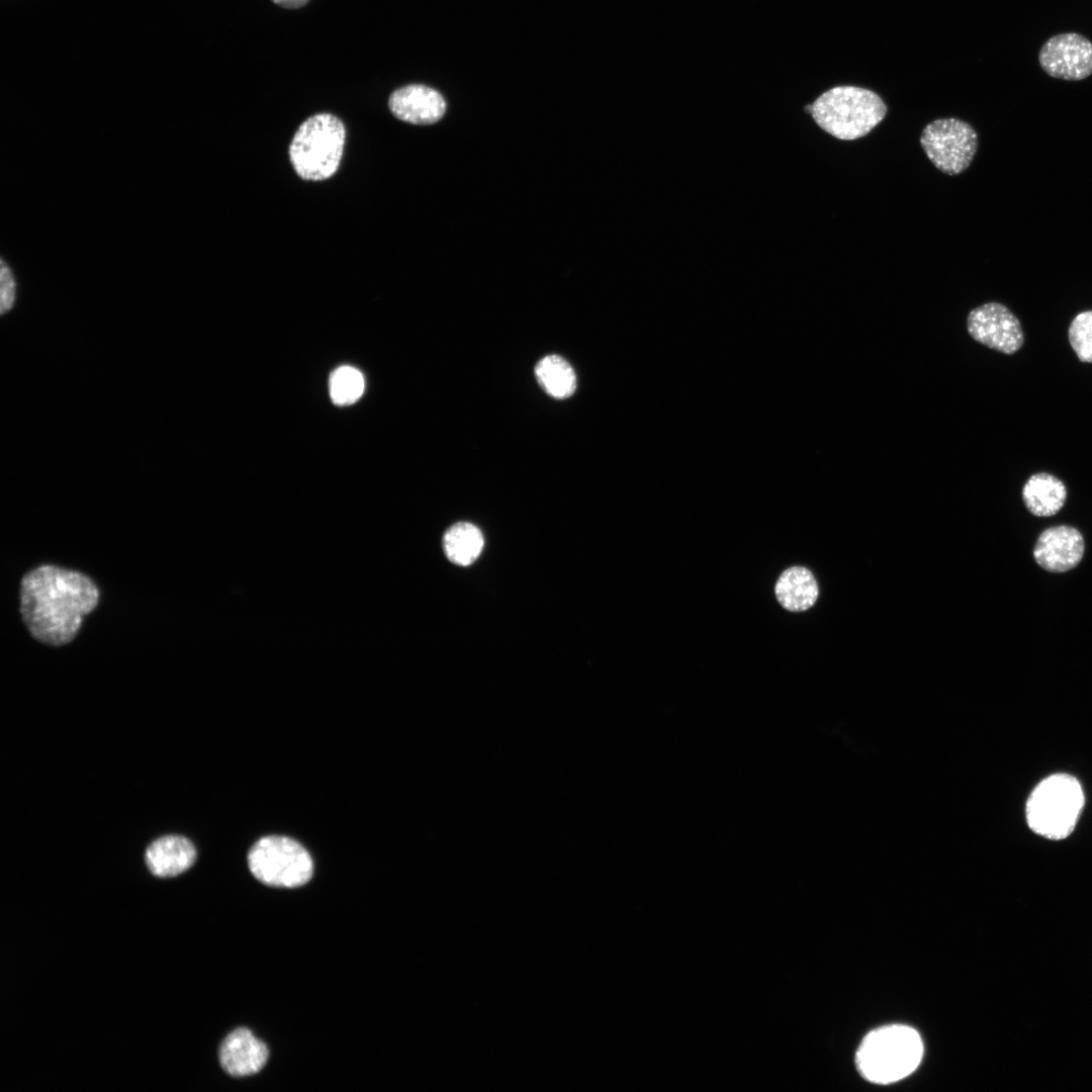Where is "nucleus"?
Segmentation results:
<instances>
[{
  "instance_id": "nucleus-12",
  "label": "nucleus",
  "mask_w": 1092,
  "mask_h": 1092,
  "mask_svg": "<svg viewBox=\"0 0 1092 1092\" xmlns=\"http://www.w3.org/2000/svg\"><path fill=\"white\" fill-rule=\"evenodd\" d=\"M268 1057L266 1044L243 1027L226 1035L219 1048L220 1065L233 1077L258 1073L267 1063Z\"/></svg>"
},
{
  "instance_id": "nucleus-1",
  "label": "nucleus",
  "mask_w": 1092,
  "mask_h": 1092,
  "mask_svg": "<svg viewBox=\"0 0 1092 1092\" xmlns=\"http://www.w3.org/2000/svg\"><path fill=\"white\" fill-rule=\"evenodd\" d=\"M20 615L37 641L61 646L74 639L83 617L98 604L99 589L86 574L56 565H40L20 582Z\"/></svg>"
},
{
  "instance_id": "nucleus-5",
  "label": "nucleus",
  "mask_w": 1092,
  "mask_h": 1092,
  "mask_svg": "<svg viewBox=\"0 0 1092 1092\" xmlns=\"http://www.w3.org/2000/svg\"><path fill=\"white\" fill-rule=\"evenodd\" d=\"M1083 805V790L1074 777L1050 776L1034 788L1027 800V824L1045 838L1063 839L1073 831Z\"/></svg>"
},
{
  "instance_id": "nucleus-17",
  "label": "nucleus",
  "mask_w": 1092,
  "mask_h": 1092,
  "mask_svg": "<svg viewBox=\"0 0 1092 1092\" xmlns=\"http://www.w3.org/2000/svg\"><path fill=\"white\" fill-rule=\"evenodd\" d=\"M535 375L540 386L554 398H566L575 391L574 370L564 358L558 355L542 358L535 367Z\"/></svg>"
},
{
  "instance_id": "nucleus-14",
  "label": "nucleus",
  "mask_w": 1092,
  "mask_h": 1092,
  "mask_svg": "<svg viewBox=\"0 0 1092 1092\" xmlns=\"http://www.w3.org/2000/svg\"><path fill=\"white\" fill-rule=\"evenodd\" d=\"M1022 499L1027 510L1036 517L1058 514L1067 499L1064 482L1053 474H1032L1022 488Z\"/></svg>"
},
{
  "instance_id": "nucleus-9",
  "label": "nucleus",
  "mask_w": 1092,
  "mask_h": 1092,
  "mask_svg": "<svg viewBox=\"0 0 1092 1092\" xmlns=\"http://www.w3.org/2000/svg\"><path fill=\"white\" fill-rule=\"evenodd\" d=\"M967 329L977 342L1007 355L1017 352L1024 342L1018 318L999 302H988L971 310Z\"/></svg>"
},
{
  "instance_id": "nucleus-11",
  "label": "nucleus",
  "mask_w": 1092,
  "mask_h": 1092,
  "mask_svg": "<svg viewBox=\"0 0 1092 1092\" xmlns=\"http://www.w3.org/2000/svg\"><path fill=\"white\" fill-rule=\"evenodd\" d=\"M388 106L396 118L418 125L439 121L446 110L443 96L422 84H411L396 89L389 97Z\"/></svg>"
},
{
  "instance_id": "nucleus-4",
  "label": "nucleus",
  "mask_w": 1092,
  "mask_h": 1092,
  "mask_svg": "<svg viewBox=\"0 0 1092 1092\" xmlns=\"http://www.w3.org/2000/svg\"><path fill=\"white\" fill-rule=\"evenodd\" d=\"M346 142L343 121L332 113L322 112L305 119L289 146V158L296 174L303 180L322 181L338 170Z\"/></svg>"
},
{
  "instance_id": "nucleus-18",
  "label": "nucleus",
  "mask_w": 1092,
  "mask_h": 1092,
  "mask_svg": "<svg viewBox=\"0 0 1092 1092\" xmlns=\"http://www.w3.org/2000/svg\"><path fill=\"white\" fill-rule=\"evenodd\" d=\"M364 391V378L354 367L341 366L330 377V395L338 405L351 404Z\"/></svg>"
},
{
  "instance_id": "nucleus-15",
  "label": "nucleus",
  "mask_w": 1092,
  "mask_h": 1092,
  "mask_svg": "<svg viewBox=\"0 0 1092 1092\" xmlns=\"http://www.w3.org/2000/svg\"><path fill=\"white\" fill-rule=\"evenodd\" d=\"M775 593L785 609L802 612L815 604L818 585L811 571L802 566H793L780 575Z\"/></svg>"
},
{
  "instance_id": "nucleus-7",
  "label": "nucleus",
  "mask_w": 1092,
  "mask_h": 1092,
  "mask_svg": "<svg viewBox=\"0 0 1092 1092\" xmlns=\"http://www.w3.org/2000/svg\"><path fill=\"white\" fill-rule=\"evenodd\" d=\"M920 143L938 170L958 175L971 165L978 149V134L966 121L941 118L925 125Z\"/></svg>"
},
{
  "instance_id": "nucleus-8",
  "label": "nucleus",
  "mask_w": 1092,
  "mask_h": 1092,
  "mask_svg": "<svg viewBox=\"0 0 1092 1092\" xmlns=\"http://www.w3.org/2000/svg\"><path fill=\"white\" fill-rule=\"evenodd\" d=\"M1038 62L1051 77L1080 81L1092 75V42L1077 32L1050 37L1040 48Z\"/></svg>"
},
{
  "instance_id": "nucleus-2",
  "label": "nucleus",
  "mask_w": 1092,
  "mask_h": 1092,
  "mask_svg": "<svg viewBox=\"0 0 1092 1092\" xmlns=\"http://www.w3.org/2000/svg\"><path fill=\"white\" fill-rule=\"evenodd\" d=\"M923 1043L912 1027L891 1024L869 1032L856 1052V1066L869 1081L889 1084L910 1075L920 1064Z\"/></svg>"
},
{
  "instance_id": "nucleus-19",
  "label": "nucleus",
  "mask_w": 1092,
  "mask_h": 1092,
  "mask_svg": "<svg viewBox=\"0 0 1092 1092\" xmlns=\"http://www.w3.org/2000/svg\"><path fill=\"white\" fill-rule=\"evenodd\" d=\"M1068 337L1078 359L1092 363V310L1082 311L1073 318Z\"/></svg>"
},
{
  "instance_id": "nucleus-13",
  "label": "nucleus",
  "mask_w": 1092,
  "mask_h": 1092,
  "mask_svg": "<svg viewBox=\"0 0 1092 1092\" xmlns=\"http://www.w3.org/2000/svg\"><path fill=\"white\" fill-rule=\"evenodd\" d=\"M196 859V849L184 836L166 835L153 841L146 850L149 871L160 878H171L187 871Z\"/></svg>"
},
{
  "instance_id": "nucleus-21",
  "label": "nucleus",
  "mask_w": 1092,
  "mask_h": 1092,
  "mask_svg": "<svg viewBox=\"0 0 1092 1092\" xmlns=\"http://www.w3.org/2000/svg\"><path fill=\"white\" fill-rule=\"evenodd\" d=\"M272 1L274 3H276L277 5H279V6H282L284 8H292V9L299 8V7L305 5L308 2V0H272Z\"/></svg>"
},
{
  "instance_id": "nucleus-6",
  "label": "nucleus",
  "mask_w": 1092,
  "mask_h": 1092,
  "mask_svg": "<svg viewBox=\"0 0 1092 1092\" xmlns=\"http://www.w3.org/2000/svg\"><path fill=\"white\" fill-rule=\"evenodd\" d=\"M248 863L254 877L272 887L295 888L313 873L312 859L297 841L286 836H265L250 849Z\"/></svg>"
},
{
  "instance_id": "nucleus-10",
  "label": "nucleus",
  "mask_w": 1092,
  "mask_h": 1092,
  "mask_svg": "<svg viewBox=\"0 0 1092 1092\" xmlns=\"http://www.w3.org/2000/svg\"><path fill=\"white\" fill-rule=\"evenodd\" d=\"M1084 550L1081 532L1075 527L1060 525L1041 532L1033 548V558L1046 571L1066 572L1081 562Z\"/></svg>"
},
{
  "instance_id": "nucleus-16",
  "label": "nucleus",
  "mask_w": 1092,
  "mask_h": 1092,
  "mask_svg": "<svg viewBox=\"0 0 1092 1092\" xmlns=\"http://www.w3.org/2000/svg\"><path fill=\"white\" fill-rule=\"evenodd\" d=\"M483 543L480 530L466 522L451 526L443 538V547L447 558L461 566L470 565L477 559L483 548Z\"/></svg>"
},
{
  "instance_id": "nucleus-3",
  "label": "nucleus",
  "mask_w": 1092,
  "mask_h": 1092,
  "mask_svg": "<svg viewBox=\"0 0 1092 1092\" xmlns=\"http://www.w3.org/2000/svg\"><path fill=\"white\" fill-rule=\"evenodd\" d=\"M817 125L839 140L868 134L886 116L887 106L872 90L856 86L828 89L806 107Z\"/></svg>"
},
{
  "instance_id": "nucleus-20",
  "label": "nucleus",
  "mask_w": 1092,
  "mask_h": 1092,
  "mask_svg": "<svg viewBox=\"0 0 1092 1092\" xmlns=\"http://www.w3.org/2000/svg\"><path fill=\"white\" fill-rule=\"evenodd\" d=\"M15 284L12 273L4 261H1V313L9 310L14 301Z\"/></svg>"
}]
</instances>
